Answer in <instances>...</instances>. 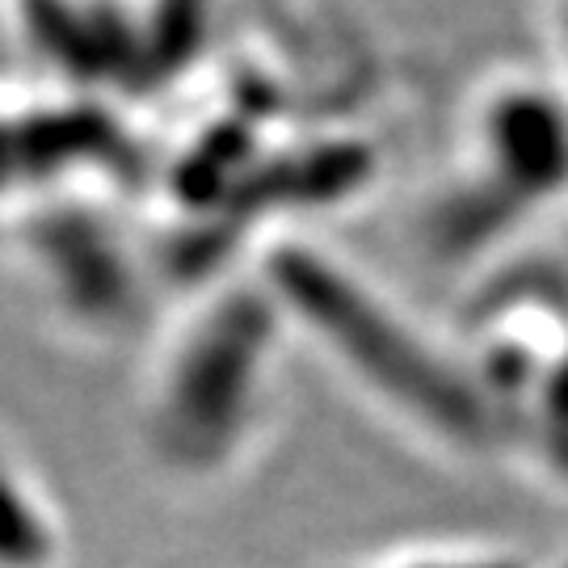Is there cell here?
<instances>
[{
    "mask_svg": "<svg viewBox=\"0 0 568 568\" xmlns=\"http://www.w3.org/2000/svg\"><path fill=\"white\" fill-rule=\"evenodd\" d=\"M291 337L265 278L220 286L169 325L140 387V447L164 485L211 493L257 464L283 417Z\"/></svg>",
    "mask_w": 568,
    "mask_h": 568,
    "instance_id": "cell-1",
    "label": "cell"
},
{
    "mask_svg": "<svg viewBox=\"0 0 568 568\" xmlns=\"http://www.w3.org/2000/svg\"><path fill=\"white\" fill-rule=\"evenodd\" d=\"M295 337L316 345L392 426L438 450H476L493 405L476 363L321 248H286L262 274Z\"/></svg>",
    "mask_w": 568,
    "mask_h": 568,
    "instance_id": "cell-2",
    "label": "cell"
},
{
    "mask_svg": "<svg viewBox=\"0 0 568 568\" xmlns=\"http://www.w3.org/2000/svg\"><path fill=\"white\" fill-rule=\"evenodd\" d=\"M471 173L506 206H544L568 190V102L544 84L501 81L471 110Z\"/></svg>",
    "mask_w": 568,
    "mask_h": 568,
    "instance_id": "cell-3",
    "label": "cell"
},
{
    "mask_svg": "<svg viewBox=\"0 0 568 568\" xmlns=\"http://www.w3.org/2000/svg\"><path fill=\"white\" fill-rule=\"evenodd\" d=\"M68 527L51 488L0 438V568H60Z\"/></svg>",
    "mask_w": 568,
    "mask_h": 568,
    "instance_id": "cell-4",
    "label": "cell"
}]
</instances>
